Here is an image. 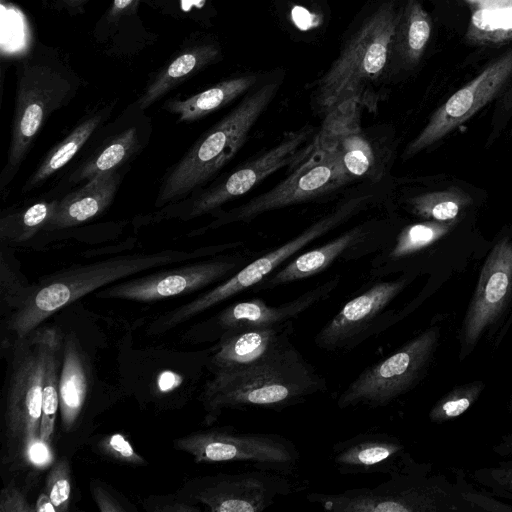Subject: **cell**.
<instances>
[{"label": "cell", "mask_w": 512, "mask_h": 512, "mask_svg": "<svg viewBox=\"0 0 512 512\" xmlns=\"http://www.w3.org/2000/svg\"><path fill=\"white\" fill-rule=\"evenodd\" d=\"M217 247L193 250L166 249L111 257L89 264H76L39 277L8 316L7 330L22 338L53 314L81 297L138 273L175 263L203 258Z\"/></svg>", "instance_id": "1"}, {"label": "cell", "mask_w": 512, "mask_h": 512, "mask_svg": "<svg viewBox=\"0 0 512 512\" xmlns=\"http://www.w3.org/2000/svg\"><path fill=\"white\" fill-rule=\"evenodd\" d=\"M326 391V378L294 345L248 369L213 373L201 401L212 424L225 410L282 411Z\"/></svg>", "instance_id": "2"}, {"label": "cell", "mask_w": 512, "mask_h": 512, "mask_svg": "<svg viewBox=\"0 0 512 512\" xmlns=\"http://www.w3.org/2000/svg\"><path fill=\"white\" fill-rule=\"evenodd\" d=\"M279 87L277 80L263 84L205 131L165 173L154 206L162 208L178 202L214 178L245 143Z\"/></svg>", "instance_id": "3"}, {"label": "cell", "mask_w": 512, "mask_h": 512, "mask_svg": "<svg viewBox=\"0 0 512 512\" xmlns=\"http://www.w3.org/2000/svg\"><path fill=\"white\" fill-rule=\"evenodd\" d=\"M399 16L395 4L385 2L363 22L318 81L313 94L318 112L326 115L349 99L359 105L376 104L368 88L381 77L393 56Z\"/></svg>", "instance_id": "4"}, {"label": "cell", "mask_w": 512, "mask_h": 512, "mask_svg": "<svg viewBox=\"0 0 512 512\" xmlns=\"http://www.w3.org/2000/svg\"><path fill=\"white\" fill-rule=\"evenodd\" d=\"M52 326H39L10 346L4 411V462L14 468L33 464L40 440L42 380Z\"/></svg>", "instance_id": "5"}, {"label": "cell", "mask_w": 512, "mask_h": 512, "mask_svg": "<svg viewBox=\"0 0 512 512\" xmlns=\"http://www.w3.org/2000/svg\"><path fill=\"white\" fill-rule=\"evenodd\" d=\"M80 87L79 78L60 62L33 57L18 71L11 137L0 173L3 192L18 173L45 122L65 107Z\"/></svg>", "instance_id": "6"}, {"label": "cell", "mask_w": 512, "mask_h": 512, "mask_svg": "<svg viewBox=\"0 0 512 512\" xmlns=\"http://www.w3.org/2000/svg\"><path fill=\"white\" fill-rule=\"evenodd\" d=\"M314 128L304 126L297 131L284 135L283 139L259 156L243 163L230 174L212 182L206 188H200L188 197L159 208L153 214L139 219V225L152 224L165 219L188 221L218 210L220 206L238 198L269 175L279 169L297 162L300 156L307 158L306 146L311 142Z\"/></svg>", "instance_id": "7"}, {"label": "cell", "mask_w": 512, "mask_h": 512, "mask_svg": "<svg viewBox=\"0 0 512 512\" xmlns=\"http://www.w3.org/2000/svg\"><path fill=\"white\" fill-rule=\"evenodd\" d=\"M366 200L367 196H361L347 201L329 215L307 227L297 237L246 265L214 288L162 314L151 323L148 333L152 335L164 333L221 302L249 288H254L289 257L352 216Z\"/></svg>", "instance_id": "8"}, {"label": "cell", "mask_w": 512, "mask_h": 512, "mask_svg": "<svg viewBox=\"0 0 512 512\" xmlns=\"http://www.w3.org/2000/svg\"><path fill=\"white\" fill-rule=\"evenodd\" d=\"M173 446L190 454L196 463H243L287 476L297 468L301 457L296 444L285 436L242 432L232 427L190 433L175 439Z\"/></svg>", "instance_id": "9"}, {"label": "cell", "mask_w": 512, "mask_h": 512, "mask_svg": "<svg viewBox=\"0 0 512 512\" xmlns=\"http://www.w3.org/2000/svg\"><path fill=\"white\" fill-rule=\"evenodd\" d=\"M437 339V329L429 328L363 369L338 396V408H382L410 391L424 376Z\"/></svg>", "instance_id": "10"}, {"label": "cell", "mask_w": 512, "mask_h": 512, "mask_svg": "<svg viewBox=\"0 0 512 512\" xmlns=\"http://www.w3.org/2000/svg\"><path fill=\"white\" fill-rule=\"evenodd\" d=\"M350 180L353 178L343 166L335 147L315 150L304 163L299 164L293 173L271 190L229 211H215L213 220L198 233L235 222H248L262 213L331 192Z\"/></svg>", "instance_id": "11"}, {"label": "cell", "mask_w": 512, "mask_h": 512, "mask_svg": "<svg viewBox=\"0 0 512 512\" xmlns=\"http://www.w3.org/2000/svg\"><path fill=\"white\" fill-rule=\"evenodd\" d=\"M293 492L287 475L255 468L194 478L179 491L210 512H260Z\"/></svg>", "instance_id": "12"}, {"label": "cell", "mask_w": 512, "mask_h": 512, "mask_svg": "<svg viewBox=\"0 0 512 512\" xmlns=\"http://www.w3.org/2000/svg\"><path fill=\"white\" fill-rule=\"evenodd\" d=\"M406 285L404 279L376 283L349 300L314 337L316 347L348 353L393 326L401 316L387 310Z\"/></svg>", "instance_id": "13"}, {"label": "cell", "mask_w": 512, "mask_h": 512, "mask_svg": "<svg viewBox=\"0 0 512 512\" xmlns=\"http://www.w3.org/2000/svg\"><path fill=\"white\" fill-rule=\"evenodd\" d=\"M152 134L151 118L132 103L93 134L82 158L66 176L64 187L82 185L99 175L128 167L145 150Z\"/></svg>", "instance_id": "14"}, {"label": "cell", "mask_w": 512, "mask_h": 512, "mask_svg": "<svg viewBox=\"0 0 512 512\" xmlns=\"http://www.w3.org/2000/svg\"><path fill=\"white\" fill-rule=\"evenodd\" d=\"M512 76V49L452 94L430 117L403 154L411 158L443 139L489 103Z\"/></svg>", "instance_id": "15"}, {"label": "cell", "mask_w": 512, "mask_h": 512, "mask_svg": "<svg viewBox=\"0 0 512 512\" xmlns=\"http://www.w3.org/2000/svg\"><path fill=\"white\" fill-rule=\"evenodd\" d=\"M239 266L231 257L197 261L120 281L95 293L100 299L154 302L200 290L230 276Z\"/></svg>", "instance_id": "16"}, {"label": "cell", "mask_w": 512, "mask_h": 512, "mask_svg": "<svg viewBox=\"0 0 512 512\" xmlns=\"http://www.w3.org/2000/svg\"><path fill=\"white\" fill-rule=\"evenodd\" d=\"M338 283L339 278L330 279L279 305H269L258 298L232 303L209 319L197 324L193 331L191 330L189 337L195 342L215 343L224 334L239 328L295 321L308 309L327 299Z\"/></svg>", "instance_id": "17"}, {"label": "cell", "mask_w": 512, "mask_h": 512, "mask_svg": "<svg viewBox=\"0 0 512 512\" xmlns=\"http://www.w3.org/2000/svg\"><path fill=\"white\" fill-rule=\"evenodd\" d=\"M294 321L248 326L224 334L210 348L207 368L213 374L248 369L294 346Z\"/></svg>", "instance_id": "18"}, {"label": "cell", "mask_w": 512, "mask_h": 512, "mask_svg": "<svg viewBox=\"0 0 512 512\" xmlns=\"http://www.w3.org/2000/svg\"><path fill=\"white\" fill-rule=\"evenodd\" d=\"M512 292V239H501L487 256L462 328V344L474 346Z\"/></svg>", "instance_id": "19"}, {"label": "cell", "mask_w": 512, "mask_h": 512, "mask_svg": "<svg viewBox=\"0 0 512 512\" xmlns=\"http://www.w3.org/2000/svg\"><path fill=\"white\" fill-rule=\"evenodd\" d=\"M404 457L400 440L386 432H363L336 442L330 453L342 475L390 474Z\"/></svg>", "instance_id": "20"}, {"label": "cell", "mask_w": 512, "mask_h": 512, "mask_svg": "<svg viewBox=\"0 0 512 512\" xmlns=\"http://www.w3.org/2000/svg\"><path fill=\"white\" fill-rule=\"evenodd\" d=\"M128 167L99 175L59 197L44 232L72 228L102 215L113 203Z\"/></svg>", "instance_id": "21"}, {"label": "cell", "mask_w": 512, "mask_h": 512, "mask_svg": "<svg viewBox=\"0 0 512 512\" xmlns=\"http://www.w3.org/2000/svg\"><path fill=\"white\" fill-rule=\"evenodd\" d=\"M113 109L114 104L111 103L86 114L63 139L44 155L24 183L22 192H31L41 187L64 168L86 146L93 134L106 123Z\"/></svg>", "instance_id": "22"}, {"label": "cell", "mask_w": 512, "mask_h": 512, "mask_svg": "<svg viewBox=\"0 0 512 512\" xmlns=\"http://www.w3.org/2000/svg\"><path fill=\"white\" fill-rule=\"evenodd\" d=\"M89 389L88 362L77 338L69 333L63 341V358L59 380L61 426L70 432L77 424Z\"/></svg>", "instance_id": "23"}, {"label": "cell", "mask_w": 512, "mask_h": 512, "mask_svg": "<svg viewBox=\"0 0 512 512\" xmlns=\"http://www.w3.org/2000/svg\"><path fill=\"white\" fill-rule=\"evenodd\" d=\"M362 236V228L354 227L339 237L301 254L283 269L267 277L254 287L255 291L273 289L277 286L311 277L328 267L338 256L354 245Z\"/></svg>", "instance_id": "24"}, {"label": "cell", "mask_w": 512, "mask_h": 512, "mask_svg": "<svg viewBox=\"0 0 512 512\" xmlns=\"http://www.w3.org/2000/svg\"><path fill=\"white\" fill-rule=\"evenodd\" d=\"M218 56L219 49L214 44H200L186 49L156 74L135 103L146 110Z\"/></svg>", "instance_id": "25"}, {"label": "cell", "mask_w": 512, "mask_h": 512, "mask_svg": "<svg viewBox=\"0 0 512 512\" xmlns=\"http://www.w3.org/2000/svg\"><path fill=\"white\" fill-rule=\"evenodd\" d=\"M256 81L255 75L228 79L186 99H170L163 104V109L176 115L178 122L196 121L232 102Z\"/></svg>", "instance_id": "26"}, {"label": "cell", "mask_w": 512, "mask_h": 512, "mask_svg": "<svg viewBox=\"0 0 512 512\" xmlns=\"http://www.w3.org/2000/svg\"><path fill=\"white\" fill-rule=\"evenodd\" d=\"M430 15L418 0H408L400 11L393 42V55L405 67H413L421 60L432 35Z\"/></svg>", "instance_id": "27"}, {"label": "cell", "mask_w": 512, "mask_h": 512, "mask_svg": "<svg viewBox=\"0 0 512 512\" xmlns=\"http://www.w3.org/2000/svg\"><path fill=\"white\" fill-rule=\"evenodd\" d=\"M59 198L43 199L14 210L3 211L0 218V243L16 246L30 241L46 230Z\"/></svg>", "instance_id": "28"}, {"label": "cell", "mask_w": 512, "mask_h": 512, "mask_svg": "<svg viewBox=\"0 0 512 512\" xmlns=\"http://www.w3.org/2000/svg\"><path fill=\"white\" fill-rule=\"evenodd\" d=\"M64 336L56 327H52L47 343L45 365L42 380V415L40 422V440L50 446L59 409V380L63 358Z\"/></svg>", "instance_id": "29"}, {"label": "cell", "mask_w": 512, "mask_h": 512, "mask_svg": "<svg viewBox=\"0 0 512 512\" xmlns=\"http://www.w3.org/2000/svg\"><path fill=\"white\" fill-rule=\"evenodd\" d=\"M466 39L477 44H498L512 39V0H484L474 9Z\"/></svg>", "instance_id": "30"}, {"label": "cell", "mask_w": 512, "mask_h": 512, "mask_svg": "<svg viewBox=\"0 0 512 512\" xmlns=\"http://www.w3.org/2000/svg\"><path fill=\"white\" fill-rule=\"evenodd\" d=\"M333 147L338 150L343 166L353 179L380 177L376 149L359 126L338 137Z\"/></svg>", "instance_id": "31"}, {"label": "cell", "mask_w": 512, "mask_h": 512, "mask_svg": "<svg viewBox=\"0 0 512 512\" xmlns=\"http://www.w3.org/2000/svg\"><path fill=\"white\" fill-rule=\"evenodd\" d=\"M471 203V196L456 187L419 194L408 200L414 214L443 223H454Z\"/></svg>", "instance_id": "32"}, {"label": "cell", "mask_w": 512, "mask_h": 512, "mask_svg": "<svg viewBox=\"0 0 512 512\" xmlns=\"http://www.w3.org/2000/svg\"><path fill=\"white\" fill-rule=\"evenodd\" d=\"M0 303L2 314L15 310L31 284L21 272L12 246L0 243Z\"/></svg>", "instance_id": "33"}, {"label": "cell", "mask_w": 512, "mask_h": 512, "mask_svg": "<svg viewBox=\"0 0 512 512\" xmlns=\"http://www.w3.org/2000/svg\"><path fill=\"white\" fill-rule=\"evenodd\" d=\"M453 226L454 223L432 220L407 226L398 235L391 256L399 258L418 252L443 238Z\"/></svg>", "instance_id": "34"}, {"label": "cell", "mask_w": 512, "mask_h": 512, "mask_svg": "<svg viewBox=\"0 0 512 512\" xmlns=\"http://www.w3.org/2000/svg\"><path fill=\"white\" fill-rule=\"evenodd\" d=\"M44 492L48 494L57 512L69 510L72 501L71 469L68 461L59 459L50 467Z\"/></svg>", "instance_id": "35"}, {"label": "cell", "mask_w": 512, "mask_h": 512, "mask_svg": "<svg viewBox=\"0 0 512 512\" xmlns=\"http://www.w3.org/2000/svg\"><path fill=\"white\" fill-rule=\"evenodd\" d=\"M96 450L119 464L134 467L146 466V460L136 452L130 441L121 433L105 435L96 443Z\"/></svg>", "instance_id": "36"}, {"label": "cell", "mask_w": 512, "mask_h": 512, "mask_svg": "<svg viewBox=\"0 0 512 512\" xmlns=\"http://www.w3.org/2000/svg\"><path fill=\"white\" fill-rule=\"evenodd\" d=\"M149 512H201L196 503L189 501L179 492L174 495H152L143 501Z\"/></svg>", "instance_id": "37"}, {"label": "cell", "mask_w": 512, "mask_h": 512, "mask_svg": "<svg viewBox=\"0 0 512 512\" xmlns=\"http://www.w3.org/2000/svg\"><path fill=\"white\" fill-rule=\"evenodd\" d=\"M473 398V392L471 391L453 393L445 401L440 402L432 409L430 418L438 421L457 417L469 408Z\"/></svg>", "instance_id": "38"}, {"label": "cell", "mask_w": 512, "mask_h": 512, "mask_svg": "<svg viewBox=\"0 0 512 512\" xmlns=\"http://www.w3.org/2000/svg\"><path fill=\"white\" fill-rule=\"evenodd\" d=\"M0 512H35L23 488L8 485L0 494Z\"/></svg>", "instance_id": "39"}, {"label": "cell", "mask_w": 512, "mask_h": 512, "mask_svg": "<svg viewBox=\"0 0 512 512\" xmlns=\"http://www.w3.org/2000/svg\"><path fill=\"white\" fill-rule=\"evenodd\" d=\"M92 497L101 512H127L128 509L102 484L96 480L90 483Z\"/></svg>", "instance_id": "40"}, {"label": "cell", "mask_w": 512, "mask_h": 512, "mask_svg": "<svg viewBox=\"0 0 512 512\" xmlns=\"http://www.w3.org/2000/svg\"><path fill=\"white\" fill-rule=\"evenodd\" d=\"M34 507L35 512H57L50 497L45 492L39 494L35 501Z\"/></svg>", "instance_id": "41"}, {"label": "cell", "mask_w": 512, "mask_h": 512, "mask_svg": "<svg viewBox=\"0 0 512 512\" xmlns=\"http://www.w3.org/2000/svg\"><path fill=\"white\" fill-rule=\"evenodd\" d=\"M135 0H113L110 10L112 16L122 13L125 9L130 7Z\"/></svg>", "instance_id": "42"}, {"label": "cell", "mask_w": 512, "mask_h": 512, "mask_svg": "<svg viewBox=\"0 0 512 512\" xmlns=\"http://www.w3.org/2000/svg\"><path fill=\"white\" fill-rule=\"evenodd\" d=\"M57 1L64 8L74 9V8L81 7L88 0H57Z\"/></svg>", "instance_id": "43"}, {"label": "cell", "mask_w": 512, "mask_h": 512, "mask_svg": "<svg viewBox=\"0 0 512 512\" xmlns=\"http://www.w3.org/2000/svg\"><path fill=\"white\" fill-rule=\"evenodd\" d=\"M189 1H190V0H182V6H183V9H184V8H185V9L187 8V5H188ZM197 2H198V0H192V1H191V5H193V4H197Z\"/></svg>", "instance_id": "44"}]
</instances>
